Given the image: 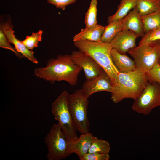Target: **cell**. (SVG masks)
Wrapping results in <instances>:
<instances>
[{
  "instance_id": "11",
  "label": "cell",
  "mask_w": 160,
  "mask_h": 160,
  "mask_svg": "<svg viewBox=\"0 0 160 160\" xmlns=\"http://www.w3.org/2000/svg\"><path fill=\"white\" fill-rule=\"evenodd\" d=\"M0 26L3 28L9 42L14 45V48L16 51L22 54L24 57L27 58L33 63L37 64L38 62L34 57V52L28 49L23 44L22 41L16 38L14 34L13 26L10 17H9L7 20L3 23L1 22Z\"/></svg>"
},
{
  "instance_id": "10",
  "label": "cell",
  "mask_w": 160,
  "mask_h": 160,
  "mask_svg": "<svg viewBox=\"0 0 160 160\" xmlns=\"http://www.w3.org/2000/svg\"><path fill=\"white\" fill-rule=\"evenodd\" d=\"M82 89L89 97L96 92L104 91L111 93L113 86L110 77L102 68L99 75L84 82Z\"/></svg>"
},
{
  "instance_id": "2",
  "label": "cell",
  "mask_w": 160,
  "mask_h": 160,
  "mask_svg": "<svg viewBox=\"0 0 160 160\" xmlns=\"http://www.w3.org/2000/svg\"><path fill=\"white\" fill-rule=\"evenodd\" d=\"M73 44L79 51L90 56L103 69L110 77L113 87L117 85L119 71L112 59V48L110 43L79 40L74 41Z\"/></svg>"
},
{
  "instance_id": "18",
  "label": "cell",
  "mask_w": 160,
  "mask_h": 160,
  "mask_svg": "<svg viewBox=\"0 0 160 160\" xmlns=\"http://www.w3.org/2000/svg\"><path fill=\"white\" fill-rule=\"evenodd\" d=\"M122 19L113 21L105 26L100 41L110 43L120 31L123 30Z\"/></svg>"
},
{
  "instance_id": "27",
  "label": "cell",
  "mask_w": 160,
  "mask_h": 160,
  "mask_svg": "<svg viewBox=\"0 0 160 160\" xmlns=\"http://www.w3.org/2000/svg\"><path fill=\"white\" fill-rule=\"evenodd\" d=\"M109 153H87L80 160H108Z\"/></svg>"
},
{
  "instance_id": "25",
  "label": "cell",
  "mask_w": 160,
  "mask_h": 160,
  "mask_svg": "<svg viewBox=\"0 0 160 160\" xmlns=\"http://www.w3.org/2000/svg\"><path fill=\"white\" fill-rule=\"evenodd\" d=\"M10 43L4 32L3 28L0 26V47L12 51L19 59L24 57L22 54L18 52L15 48L11 46Z\"/></svg>"
},
{
  "instance_id": "21",
  "label": "cell",
  "mask_w": 160,
  "mask_h": 160,
  "mask_svg": "<svg viewBox=\"0 0 160 160\" xmlns=\"http://www.w3.org/2000/svg\"><path fill=\"white\" fill-rule=\"evenodd\" d=\"M110 150V145L108 141L99 139L94 136L92 143L88 153H109Z\"/></svg>"
},
{
  "instance_id": "17",
  "label": "cell",
  "mask_w": 160,
  "mask_h": 160,
  "mask_svg": "<svg viewBox=\"0 0 160 160\" xmlns=\"http://www.w3.org/2000/svg\"><path fill=\"white\" fill-rule=\"evenodd\" d=\"M136 5L137 0H121L116 12L108 17V23L123 19Z\"/></svg>"
},
{
  "instance_id": "26",
  "label": "cell",
  "mask_w": 160,
  "mask_h": 160,
  "mask_svg": "<svg viewBox=\"0 0 160 160\" xmlns=\"http://www.w3.org/2000/svg\"><path fill=\"white\" fill-rule=\"evenodd\" d=\"M145 73L148 81L160 84V65L158 63Z\"/></svg>"
},
{
  "instance_id": "22",
  "label": "cell",
  "mask_w": 160,
  "mask_h": 160,
  "mask_svg": "<svg viewBox=\"0 0 160 160\" xmlns=\"http://www.w3.org/2000/svg\"><path fill=\"white\" fill-rule=\"evenodd\" d=\"M97 0H92L89 7L85 14L86 27L93 26L97 24Z\"/></svg>"
},
{
  "instance_id": "13",
  "label": "cell",
  "mask_w": 160,
  "mask_h": 160,
  "mask_svg": "<svg viewBox=\"0 0 160 160\" xmlns=\"http://www.w3.org/2000/svg\"><path fill=\"white\" fill-rule=\"evenodd\" d=\"M94 136L91 133L81 134L76 139L70 141L68 143V149L71 154H76L80 160L86 154L92 143Z\"/></svg>"
},
{
  "instance_id": "23",
  "label": "cell",
  "mask_w": 160,
  "mask_h": 160,
  "mask_svg": "<svg viewBox=\"0 0 160 160\" xmlns=\"http://www.w3.org/2000/svg\"><path fill=\"white\" fill-rule=\"evenodd\" d=\"M42 33L41 30L36 32H33L31 36H26L22 42L27 48L32 50L34 48L38 47V42L41 41Z\"/></svg>"
},
{
  "instance_id": "6",
  "label": "cell",
  "mask_w": 160,
  "mask_h": 160,
  "mask_svg": "<svg viewBox=\"0 0 160 160\" xmlns=\"http://www.w3.org/2000/svg\"><path fill=\"white\" fill-rule=\"evenodd\" d=\"M69 141L63 133L59 124H54L45 138L48 160H61L69 156Z\"/></svg>"
},
{
  "instance_id": "12",
  "label": "cell",
  "mask_w": 160,
  "mask_h": 160,
  "mask_svg": "<svg viewBox=\"0 0 160 160\" xmlns=\"http://www.w3.org/2000/svg\"><path fill=\"white\" fill-rule=\"evenodd\" d=\"M139 37L135 32L129 30H123L119 32L111 41L112 48L119 53L126 54L131 49L135 47V41Z\"/></svg>"
},
{
  "instance_id": "9",
  "label": "cell",
  "mask_w": 160,
  "mask_h": 160,
  "mask_svg": "<svg viewBox=\"0 0 160 160\" xmlns=\"http://www.w3.org/2000/svg\"><path fill=\"white\" fill-rule=\"evenodd\" d=\"M74 62L83 70L86 80H89L97 76L102 68L89 55L80 51H74L71 55Z\"/></svg>"
},
{
  "instance_id": "8",
  "label": "cell",
  "mask_w": 160,
  "mask_h": 160,
  "mask_svg": "<svg viewBox=\"0 0 160 160\" xmlns=\"http://www.w3.org/2000/svg\"><path fill=\"white\" fill-rule=\"evenodd\" d=\"M133 58L137 69L145 73L158 63L159 55L151 43L144 44L129 49L127 52Z\"/></svg>"
},
{
  "instance_id": "15",
  "label": "cell",
  "mask_w": 160,
  "mask_h": 160,
  "mask_svg": "<svg viewBox=\"0 0 160 160\" xmlns=\"http://www.w3.org/2000/svg\"><path fill=\"white\" fill-rule=\"evenodd\" d=\"M111 55L115 65L119 72L127 73L137 69L134 60L126 54H121L112 48Z\"/></svg>"
},
{
  "instance_id": "14",
  "label": "cell",
  "mask_w": 160,
  "mask_h": 160,
  "mask_svg": "<svg viewBox=\"0 0 160 160\" xmlns=\"http://www.w3.org/2000/svg\"><path fill=\"white\" fill-rule=\"evenodd\" d=\"M123 30L132 31L139 36L143 37L145 33L141 16L136 6L130 11L122 19Z\"/></svg>"
},
{
  "instance_id": "20",
  "label": "cell",
  "mask_w": 160,
  "mask_h": 160,
  "mask_svg": "<svg viewBox=\"0 0 160 160\" xmlns=\"http://www.w3.org/2000/svg\"><path fill=\"white\" fill-rule=\"evenodd\" d=\"M136 7L140 15H145L160 9V0H137Z\"/></svg>"
},
{
  "instance_id": "4",
  "label": "cell",
  "mask_w": 160,
  "mask_h": 160,
  "mask_svg": "<svg viewBox=\"0 0 160 160\" xmlns=\"http://www.w3.org/2000/svg\"><path fill=\"white\" fill-rule=\"evenodd\" d=\"M68 93L63 91L52 103V112L57 121L62 131L69 141L78 138L76 128L70 111L68 104Z\"/></svg>"
},
{
  "instance_id": "16",
  "label": "cell",
  "mask_w": 160,
  "mask_h": 160,
  "mask_svg": "<svg viewBox=\"0 0 160 160\" xmlns=\"http://www.w3.org/2000/svg\"><path fill=\"white\" fill-rule=\"evenodd\" d=\"M105 26L97 24L81 30L73 38V41L79 40H88L94 41H100Z\"/></svg>"
},
{
  "instance_id": "1",
  "label": "cell",
  "mask_w": 160,
  "mask_h": 160,
  "mask_svg": "<svg viewBox=\"0 0 160 160\" xmlns=\"http://www.w3.org/2000/svg\"><path fill=\"white\" fill-rule=\"evenodd\" d=\"M82 70L72 60L70 55H59L55 59L49 60L45 67L35 68L34 75L51 83L63 81L73 86L76 85Z\"/></svg>"
},
{
  "instance_id": "29",
  "label": "cell",
  "mask_w": 160,
  "mask_h": 160,
  "mask_svg": "<svg viewBox=\"0 0 160 160\" xmlns=\"http://www.w3.org/2000/svg\"><path fill=\"white\" fill-rule=\"evenodd\" d=\"M157 50L159 55V60L158 64L160 65V40H156L151 42Z\"/></svg>"
},
{
  "instance_id": "5",
  "label": "cell",
  "mask_w": 160,
  "mask_h": 160,
  "mask_svg": "<svg viewBox=\"0 0 160 160\" xmlns=\"http://www.w3.org/2000/svg\"><path fill=\"white\" fill-rule=\"evenodd\" d=\"M88 98L82 88L69 94L68 96L70 111L77 131L81 134L89 132L90 124L87 116Z\"/></svg>"
},
{
  "instance_id": "24",
  "label": "cell",
  "mask_w": 160,
  "mask_h": 160,
  "mask_svg": "<svg viewBox=\"0 0 160 160\" xmlns=\"http://www.w3.org/2000/svg\"><path fill=\"white\" fill-rule=\"evenodd\" d=\"M159 40H160V27L151 30L145 33L139 41L138 45L149 44Z\"/></svg>"
},
{
  "instance_id": "19",
  "label": "cell",
  "mask_w": 160,
  "mask_h": 160,
  "mask_svg": "<svg viewBox=\"0 0 160 160\" xmlns=\"http://www.w3.org/2000/svg\"><path fill=\"white\" fill-rule=\"evenodd\" d=\"M145 33L160 27V9L151 13L141 16Z\"/></svg>"
},
{
  "instance_id": "7",
  "label": "cell",
  "mask_w": 160,
  "mask_h": 160,
  "mask_svg": "<svg viewBox=\"0 0 160 160\" xmlns=\"http://www.w3.org/2000/svg\"><path fill=\"white\" fill-rule=\"evenodd\" d=\"M160 106V84L148 81L139 96L134 100L132 109L141 114H150L155 108Z\"/></svg>"
},
{
  "instance_id": "28",
  "label": "cell",
  "mask_w": 160,
  "mask_h": 160,
  "mask_svg": "<svg viewBox=\"0 0 160 160\" xmlns=\"http://www.w3.org/2000/svg\"><path fill=\"white\" fill-rule=\"evenodd\" d=\"M47 1L55 5L57 8L65 10L68 5L75 2L77 0H47Z\"/></svg>"
},
{
  "instance_id": "3",
  "label": "cell",
  "mask_w": 160,
  "mask_h": 160,
  "mask_svg": "<svg viewBox=\"0 0 160 160\" xmlns=\"http://www.w3.org/2000/svg\"><path fill=\"white\" fill-rule=\"evenodd\" d=\"M118 77V84L113 87L111 93V99L116 104L125 99L135 100L148 82L145 73L137 69L127 73L119 72Z\"/></svg>"
}]
</instances>
